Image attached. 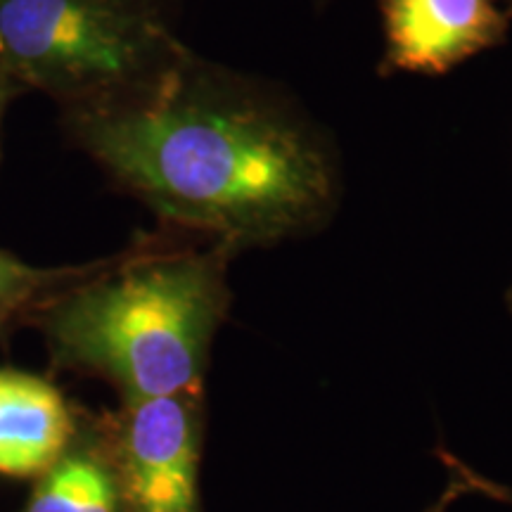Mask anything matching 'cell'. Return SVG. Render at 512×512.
Wrapping results in <instances>:
<instances>
[{"instance_id":"cell-9","label":"cell","mask_w":512,"mask_h":512,"mask_svg":"<svg viewBox=\"0 0 512 512\" xmlns=\"http://www.w3.org/2000/svg\"><path fill=\"white\" fill-rule=\"evenodd\" d=\"M22 93H24L22 86H19L17 81H12L8 74L0 72V162H3V119H5V112H8L10 102Z\"/></svg>"},{"instance_id":"cell-6","label":"cell","mask_w":512,"mask_h":512,"mask_svg":"<svg viewBox=\"0 0 512 512\" xmlns=\"http://www.w3.org/2000/svg\"><path fill=\"white\" fill-rule=\"evenodd\" d=\"M72 437V415L57 387L43 377L0 370V475H43Z\"/></svg>"},{"instance_id":"cell-10","label":"cell","mask_w":512,"mask_h":512,"mask_svg":"<svg viewBox=\"0 0 512 512\" xmlns=\"http://www.w3.org/2000/svg\"><path fill=\"white\" fill-rule=\"evenodd\" d=\"M467 491V484H465V479L458 475L456 472V477L451 479V482H448V486L444 491H441V496L437 498V501H434L430 508H427L425 512H448V508H451L453 503L458 501L460 496H463Z\"/></svg>"},{"instance_id":"cell-1","label":"cell","mask_w":512,"mask_h":512,"mask_svg":"<svg viewBox=\"0 0 512 512\" xmlns=\"http://www.w3.org/2000/svg\"><path fill=\"white\" fill-rule=\"evenodd\" d=\"M62 126L159 219L235 252L316 233L342 195L330 133L290 93L192 50L143 91L62 114Z\"/></svg>"},{"instance_id":"cell-3","label":"cell","mask_w":512,"mask_h":512,"mask_svg":"<svg viewBox=\"0 0 512 512\" xmlns=\"http://www.w3.org/2000/svg\"><path fill=\"white\" fill-rule=\"evenodd\" d=\"M183 0H0V72L62 114L143 91L188 46Z\"/></svg>"},{"instance_id":"cell-8","label":"cell","mask_w":512,"mask_h":512,"mask_svg":"<svg viewBox=\"0 0 512 512\" xmlns=\"http://www.w3.org/2000/svg\"><path fill=\"white\" fill-rule=\"evenodd\" d=\"M91 264L83 266H31L15 254L0 249V330L29 306H38L43 299L74 283Z\"/></svg>"},{"instance_id":"cell-4","label":"cell","mask_w":512,"mask_h":512,"mask_svg":"<svg viewBox=\"0 0 512 512\" xmlns=\"http://www.w3.org/2000/svg\"><path fill=\"white\" fill-rule=\"evenodd\" d=\"M110 451L121 512H202L200 392L126 403Z\"/></svg>"},{"instance_id":"cell-11","label":"cell","mask_w":512,"mask_h":512,"mask_svg":"<svg viewBox=\"0 0 512 512\" xmlns=\"http://www.w3.org/2000/svg\"><path fill=\"white\" fill-rule=\"evenodd\" d=\"M456 472L465 479L467 489H484L486 494H496L498 498H505V501L512 503V491H505V489H501V486H496V484H491V482H484L482 477H477L475 472H470L465 465H460V463H456Z\"/></svg>"},{"instance_id":"cell-7","label":"cell","mask_w":512,"mask_h":512,"mask_svg":"<svg viewBox=\"0 0 512 512\" xmlns=\"http://www.w3.org/2000/svg\"><path fill=\"white\" fill-rule=\"evenodd\" d=\"M24 512H121L112 451L67 448L43 472Z\"/></svg>"},{"instance_id":"cell-2","label":"cell","mask_w":512,"mask_h":512,"mask_svg":"<svg viewBox=\"0 0 512 512\" xmlns=\"http://www.w3.org/2000/svg\"><path fill=\"white\" fill-rule=\"evenodd\" d=\"M233 256V247L207 240L145 245L95 261L41 302L53 358L105 377L126 403L200 392L233 302Z\"/></svg>"},{"instance_id":"cell-5","label":"cell","mask_w":512,"mask_h":512,"mask_svg":"<svg viewBox=\"0 0 512 512\" xmlns=\"http://www.w3.org/2000/svg\"><path fill=\"white\" fill-rule=\"evenodd\" d=\"M384 50L380 74L444 76L508 34L496 0H377Z\"/></svg>"}]
</instances>
